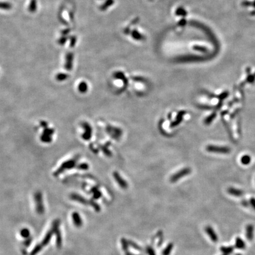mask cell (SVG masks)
Segmentation results:
<instances>
[{"instance_id": "cell-1", "label": "cell", "mask_w": 255, "mask_h": 255, "mask_svg": "<svg viewBox=\"0 0 255 255\" xmlns=\"http://www.w3.org/2000/svg\"><path fill=\"white\" fill-rule=\"evenodd\" d=\"M79 158V156L76 155L75 157H73L72 159L68 160L64 162H63L60 166L58 168V169L54 173V176L58 177L60 174L64 173L65 171L72 169L75 168L77 165V161Z\"/></svg>"}, {"instance_id": "cell-2", "label": "cell", "mask_w": 255, "mask_h": 255, "mask_svg": "<svg viewBox=\"0 0 255 255\" xmlns=\"http://www.w3.org/2000/svg\"><path fill=\"white\" fill-rule=\"evenodd\" d=\"M34 200L36 203V209L38 214H43L45 213V206L43 204V195L40 191H37L34 194Z\"/></svg>"}, {"instance_id": "cell-3", "label": "cell", "mask_w": 255, "mask_h": 255, "mask_svg": "<svg viewBox=\"0 0 255 255\" xmlns=\"http://www.w3.org/2000/svg\"><path fill=\"white\" fill-rule=\"evenodd\" d=\"M59 225H60V220H56L53 222L52 227H51V229L54 232V234H55L56 236V244L58 248H60L62 245V238H61V234L60 233V229H59Z\"/></svg>"}, {"instance_id": "cell-4", "label": "cell", "mask_w": 255, "mask_h": 255, "mask_svg": "<svg viewBox=\"0 0 255 255\" xmlns=\"http://www.w3.org/2000/svg\"><path fill=\"white\" fill-rule=\"evenodd\" d=\"M206 150L210 152L218 153V154H229L231 150L229 147H219L216 145H210L206 147Z\"/></svg>"}, {"instance_id": "cell-5", "label": "cell", "mask_w": 255, "mask_h": 255, "mask_svg": "<svg viewBox=\"0 0 255 255\" xmlns=\"http://www.w3.org/2000/svg\"><path fill=\"white\" fill-rule=\"evenodd\" d=\"M74 54L72 52H68L65 56V62L64 67L67 71H71L73 67Z\"/></svg>"}, {"instance_id": "cell-6", "label": "cell", "mask_w": 255, "mask_h": 255, "mask_svg": "<svg viewBox=\"0 0 255 255\" xmlns=\"http://www.w3.org/2000/svg\"><path fill=\"white\" fill-rule=\"evenodd\" d=\"M82 126L84 129V132L82 135V138L85 141L90 140L92 135V128L90 124L86 122H83L82 123Z\"/></svg>"}, {"instance_id": "cell-7", "label": "cell", "mask_w": 255, "mask_h": 255, "mask_svg": "<svg viewBox=\"0 0 255 255\" xmlns=\"http://www.w3.org/2000/svg\"><path fill=\"white\" fill-rule=\"evenodd\" d=\"M191 169L189 168H185L182 169H181L180 171L177 172L176 174H174L170 179V181L172 182H177L178 180H180V179L187 176L188 174L191 173Z\"/></svg>"}, {"instance_id": "cell-8", "label": "cell", "mask_w": 255, "mask_h": 255, "mask_svg": "<svg viewBox=\"0 0 255 255\" xmlns=\"http://www.w3.org/2000/svg\"><path fill=\"white\" fill-rule=\"evenodd\" d=\"M205 231H206V233L209 235L210 239L212 240L213 242L216 243V242L218 241V240H219L218 236L216 235V233H215L214 229L210 225L206 226V227L205 228Z\"/></svg>"}, {"instance_id": "cell-9", "label": "cell", "mask_w": 255, "mask_h": 255, "mask_svg": "<svg viewBox=\"0 0 255 255\" xmlns=\"http://www.w3.org/2000/svg\"><path fill=\"white\" fill-rule=\"evenodd\" d=\"M70 199H72V200L80 203L82 204L88 205V204H89V201H88L86 198H85L82 195H79L78 194L72 193L71 194V195H70Z\"/></svg>"}, {"instance_id": "cell-10", "label": "cell", "mask_w": 255, "mask_h": 255, "mask_svg": "<svg viewBox=\"0 0 255 255\" xmlns=\"http://www.w3.org/2000/svg\"><path fill=\"white\" fill-rule=\"evenodd\" d=\"M113 176L121 188L126 189L128 187V184H127L126 182L120 177V176L118 173H117V172L114 173Z\"/></svg>"}, {"instance_id": "cell-11", "label": "cell", "mask_w": 255, "mask_h": 255, "mask_svg": "<svg viewBox=\"0 0 255 255\" xmlns=\"http://www.w3.org/2000/svg\"><path fill=\"white\" fill-rule=\"evenodd\" d=\"M72 220L74 225L77 227H80L83 225V220L77 212H74L72 214Z\"/></svg>"}, {"instance_id": "cell-12", "label": "cell", "mask_w": 255, "mask_h": 255, "mask_svg": "<svg viewBox=\"0 0 255 255\" xmlns=\"http://www.w3.org/2000/svg\"><path fill=\"white\" fill-rule=\"evenodd\" d=\"M253 231L254 227L252 225H248L246 228V238L249 240H253Z\"/></svg>"}, {"instance_id": "cell-13", "label": "cell", "mask_w": 255, "mask_h": 255, "mask_svg": "<svg viewBox=\"0 0 255 255\" xmlns=\"http://www.w3.org/2000/svg\"><path fill=\"white\" fill-rule=\"evenodd\" d=\"M54 235V232L53 230L51 229V230H50L47 234L45 235V237L44 238L43 240L42 241V242L40 243L43 247L45 246L51 240V238L52 237V236Z\"/></svg>"}, {"instance_id": "cell-14", "label": "cell", "mask_w": 255, "mask_h": 255, "mask_svg": "<svg viewBox=\"0 0 255 255\" xmlns=\"http://www.w3.org/2000/svg\"><path fill=\"white\" fill-rule=\"evenodd\" d=\"M185 113L186 112L185 111H181V112H180L179 113L177 117L176 120H174L173 123H171V124L170 125L171 127V128H173V127H175V126H177V125H179L180 123H181V122L182 120L183 116L185 114Z\"/></svg>"}, {"instance_id": "cell-15", "label": "cell", "mask_w": 255, "mask_h": 255, "mask_svg": "<svg viewBox=\"0 0 255 255\" xmlns=\"http://www.w3.org/2000/svg\"><path fill=\"white\" fill-rule=\"evenodd\" d=\"M227 191L230 195H233V196H235V197H241L244 194V193L242 190H240L233 188V187L229 188L228 190H227Z\"/></svg>"}, {"instance_id": "cell-16", "label": "cell", "mask_w": 255, "mask_h": 255, "mask_svg": "<svg viewBox=\"0 0 255 255\" xmlns=\"http://www.w3.org/2000/svg\"><path fill=\"white\" fill-rule=\"evenodd\" d=\"M78 91L81 93H85L88 90V83L82 81L79 83V85L77 86Z\"/></svg>"}, {"instance_id": "cell-17", "label": "cell", "mask_w": 255, "mask_h": 255, "mask_svg": "<svg viewBox=\"0 0 255 255\" xmlns=\"http://www.w3.org/2000/svg\"><path fill=\"white\" fill-rule=\"evenodd\" d=\"M114 2H115L114 0H106L105 2L101 5L100 10L103 11H106L108 8L112 6L113 4H114Z\"/></svg>"}, {"instance_id": "cell-18", "label": "cell", "mask_w": 255, "mask_h": 255, "mask_svg": "<svg viewBox=\"0 0 255 255\" xmlns=\"http://www.w3.org/2000/svg\"><path fill=\"white\" fill-rule=\"evenodd\" d=\"M235 246L237 249H244L246 247V243L240 238H237L235 240Z\"/></svg>"}, {"instance_id": "cell-19", "label": "cell", "mask_w": 255, "mask_h": 255, "mask_svg": "<svg viewBox=\"0 0 255 255\" xmlns=\"http://www.w3.org/2000/svg\"><path fill=\"white\" fill-rule=\"evenodd\" d=\"M69 77V75L65 73H58L56 76L55 79L58 82H63L66 80H67Z\"/></svg>"}, {"instance_id": "cell-20", "label": "cell", "mask_w": 255, "mask_h": 255, "mask_svg": "<svg viewBox=\"0 0 255 255\" xmlns=\"http://www.w3.org/2000/svg\"><path fill=\"white\" fill-rule=\"evenodd\" d=\"M37 8V0H31L29 6L28 7V10L30 13H35Z\"/></svg>"}, {"instance_id": "cell-21", "label": "cell", "mask_w": 255, "mask_h": 255, "mask_svg": "<svg viewBox=\"0 0 255 255\" xmlns=\"http://www.w3.org/2000/svg\"><path fill=\"white\" fill-rule=\"evenodd\" d=\"M90 192L93 193V197L94 199H98L102 196V193L101 191L98 190V188L96 187H93L91 188Z\"/></svg>"}, {"instance_id": "cell-22", "label": "cell", "mask_w": 255, "mask_h": 255, "mask_svg": "<svg viewBox=\"0 0 255 255\" xmlns=\"http://www.w3.org/2000/svg\"><path fill=\"white\" fill-rule=\"evenodd\" d=\"M132 37L134 39L138 41H141L144 39V37L138 30H134L132 33Z\"/></svg>"}, {"instance_id": "cell-23", "label": "cell", "mask_w": 255, "mask_h": 255, "mask_svg": "<svg viewBox=\"0 0 255 255\" xmlns=\"http://www.w3.org/2000/svg\"><path fill=\"white\" fill-rule=\"evenodd\" d=\"M40 140L44 143H50L53 140V138L52 136L43 133L40 136Z\"/></svg>"}, {"instance_id": "cell-24", "label": "cell", "mask_w": 255, "mask_h": 255, "mask_svg": "<svg viewBox=\"0 0 255 255\" xmlns=\"http://www.w3.org/2000/svg\"><path fill=\"white\" fill-rule=\"evenodd\" d=\"M13 8V5L11 3L7 2H1L0 1V9L4 10H10Z\"/></svg>"}, {"instance_id": "cell-25", "label": "cell", "mask_w": 255, "mask_h": 255, "mask_svg": "<svg viewBox=\"0 0 255 255\" xmlns=\"http://www.w3.org/2000/svg\"><path fill=\"white\" fill-rule=\"evenodd\" d=\"M234 250V247H232V246H229V247H221L220 248V250L221 252L224 254V255H228L230 253H232L233 252Z\"/></svg>"}, {"instance_id": "cell-26", "label": "cell", "mask_w": 255, "mask_h": 255, "mask_svg": "<svg viewBox=\"0 0 255 255\" xmlns=\"http://www.w3.org/2000/svg\"><path fill=\"white\" fill-rule=\"evenodd\" d=\"M173 248V243H169L164 250L163 251V255H169Z\"/></svg>"}, {"instance_id": "cell-27", "label": "cell", "mask_w": 255, "mask_h": 255, "mask_svg": "<svg viewBox=\"0 0 255 255\" xmlns=\"http://www.w3.org/2000/svg\"><path fill=\"white\" fill-rule=\"evenodd\" d=\"M251 162V157L248 155H243L241 158V163L243 165H247Z\"/></svg>"}, {"instance_id": "cell-28", "label": "cell", "mask_w": 255, "mask_h": 255, "mask_svg": "<svg viewBox=\"0 0 255 255\" xmlns=\"http://www.w3.org/2000/svg\"><path fill=\"white\" fill-rule=\"evenodd\" d=\"M43 246L41 244H37L34 248L33 249V250L31 251V252L30 253V255H36L38 253H39L41 250L43 249Z\"/></svg>"}, {"instance_id": "cell-29", "label": "cell", "mask_w": 255, "mask_h": 255, "mask_svg": "<svg viewBox=\"0 0 255 255\" xmlns=\"http://www.w3.org/2000/svg\"><path fill=\"white\" fill-rule=\"evenodd\" d=\"M20 235H21V236L23 238L27 239V238H30V230L28 229H27V228L23 229L20 231Z\"/></svg>"}, {"instance_id": "cell-30", "label": "cell", "mask_w": 255, "mask_h": 255, "mask_svg": "<svg viewBox=\"0 0 255 255\" xmlns=\"http://www.w3.org/2000/svg\"><path fill=\"white\" fill-rule=\"evenodd\" d=\"M216 117V112H214L209 115L204 120V123L206 125H210V123L214 120L215 118Z\"/></svg>"}, {"instance_id": "cell-31", "label": "cell", "mask_w": 255, "mask_h": 255, "mask_svg": "<svg viewBox=\"0 0 255 255\" xmlns=\"http://www.w3.org/2000/svg\"><path fill=\"white\" fill-rule=\"evenodd\" d=\"M68 39H69V38L67 36H63L58 40V43L59 45H64L66 44V43L67 42V41L68 40Z\"/></svg>"}, {"instance_id": "cell-32", "label": "cell", "mask_w": 255, "mask_h": 255, "mask_svg": "<svg viewBox=\"0 0 255 255\" xmlns=\"http://www.w3.org/2000/svg\"><path fill=\"white\" fill-rule=\"evenodd\" d=\"M43 134H45L47 135H50V136H53L54 133V130L53 128H45L43 130Z\"/></svg>"}, {"instance_id": "cell-33", "label": "cell", "mask_w": 255, "mask_h": 255, "mask_svg": "<svg viewBox=\"0 0 255 255\" xmlns=\"http://www.w3.org/2000/svg\"><path fill=\"white\" fill-rule=\"evenodd\" d=\"M76 168L79 169H82V170H87L89 169V166L87 164V163H82L80 164L76 165Z\"/></svg>"}, {"instance_id": "cell-34", "label": "cell", "mask_w": 255, "mask_h": 255, "mask_svg": "<svg viewBox=\"0 0 255 255\" xmlns=\"http://www.w3.org/2000/svg\"><path fill=\"white\" fill-rule=\"evenodd\" d=\"M89 204L94 208V209L96 211H99L101 210V207L99 204H98L96 202H95L93 200H91L89 201Z\"/></svg>"}, {"instance_id": "cell-35", "label": "cell", "mask_w": 255, "mask_h": 255, "mask_svg": "<svg viewBox=\"0 0 255 255\" xmlns=\"http://www.w3.org/2000/svg\"><path fill=\"white\" fill-rule=\"evenodd\" d=\"M77 42V37L75 36H72L70 38V47L73 48L75 46Z\"/></svg>"}, {"instance_id": "cell-36", "label": "cell", "mask_w": 255, "mask_h": 255, "mask_svg": "<svg viewBox=\"0 0 255 255\" xmlns=\"http://www.w3.org/2000/svg\"><path fill=\"white\" fill-rule=\"evenodd\" d=\"M176 13L177 15H182V16H185L187 15V11L185 10V9L182 8H179L176 11Z\"/></svg>"}, {"instance_id": "cell-37", "label": "cell", "mask_w": 255, "mask_h": 255, "mask_svg": "<svg viewBox=\"0 0 255 255\" xmlns=\"http://www.w3.org/2000/svg\"><path fill=\"white\" fill-rule=\"evenodd\" d=\"M31 241H32V238H27V240H26L24 243H23V244H24V245L26 246V247H29V246H30V244H31Z\"/></svg>"}, {"instance_id": "cell-38", "label": "cell", "mask_w": 255, "mask_h": 255, "mask_svg": "<svg viewBox=\"0 0 255 255\" xmlns=\"http://www.w3.org/2000/svg\"><path fill=\"white\" fill-rule=\"evenodd\" d=\"M147 252L148 253V255H156L154 249L151 247H147Z\"/></svg>"}, {"instance_id": "cell-39", "label": "cell", "mask_w": 255, "mask_h": 255, "mask_svg": "<svg viewBox=\"0 0 255 255\" xmlns=\"http://www.w3.org/2000/svg\"><path fill=\"white\" fill-rule=\"evenodd\" d=\"M129 244H130V245H131V246H132V247H134V249H136V250H141V247H140L139 246H138V245H136V244H135V243L130 241V242H129Z\"/></svg>"}, {"instance_id": "cell-40", "label": "cell", "mask_w": 255, "mask_h": 255, "mask_svg": "<svg viewBox=\"0 0 255 255\" xmlns=\"http://www.w3.org/2000/svg\"><path fill=\"white\" fill-rule=\"evenodd\" d=\"M70 30L69 29H66L61 31V34H62L63 36H67L70 33Z\"/></svg>"}, {"instance_id": "cell-41", "label": "cell", "mask_w": 255, "mask_h": 255, "mask_svg": "<svg viewBox=\"0 0 255 255\" xmlns=\"http://www.w3.org/2000/svg\"><path fill=\"white\" fill-rule=\"evenodd\" d=\"M249 204L252 206V207L255 210V198H251L249 201Z\"/></svg>"}, {"instance_id": "cell-42", "label": "cell", "mask_w": 255, "mask_h": 255, "mask_svg": "<svg viewBox=\"0 0 255 255\" xmlns=\"http://www.w3.org/2000/svg\"><path fill=\"white\" fill-rule=\"evenodd\" d=\"M228 96H229V92H224L223 93H222L220 95V99H224L225 98H227Z\"/></svg>"}, {"instance_id": "cell-43", "label": "cell", "mask_w": 255, "mask_h": 255, "mask_svg": "<svg viewBox=\"0 0 255 255\" xmlns=\"http://www.w3.org/2000/svg\"><path fill=\"white\" fill-rule=\"evenodd\" d=\"M40 125H41V126H42L43 128H47V126H48V123H47L46 122H44V121L41 122Z\"/></svg>"}, {"instance_id": "cell-44", "label": "cell", "mask_w": 255, "mask_h": 255, "mask_svg": "<svg viewBox=\"0 0 255 255\" xmlns=\"http://www.w3.org/2000/svg\"><path fill=\"white\" fill-rule=\"evenodd\" d=\"M241 204L244 207H247L249 206V203L247 201H246V200H243L242 202H241Z\"/></svg>"}, {"instance_id": "cell-45", "label": "cell", "mask_w": 255, "mask_h": 255, "mask_svg": "<svg viewBox=\"0 0 255 255\" xmlns=\"http://www.w3.org/2000/svg\"></svg>"}]
</instances>
